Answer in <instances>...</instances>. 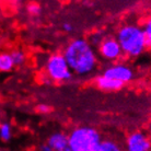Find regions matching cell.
<instances>
[{
  "mask_svg": "<svg viewBox=\"0 0 151 151\" xmlns=\"http://www.w3.org/2000/svg\"><path fill=\"white\" fill-rule=\"evenodd\" d=\"M61 54L76 76L87 77L98 69V52L86 37H75L70 40L63 48Z\"/></svg>",
  "mask_w": 151,
  "mask_h": 151,
  "instance_id": "obj_1",
  "label": "cell"
},
{
  "mask_svg": "<svg viewBox=\"0 0 151 151\" xmlns=\"http://www.w3.org/2000/svg\"><path fill=\"white\" fill-rule=\"evenodd\" d=\"M115 38L119 43L125 57L137 58L147 50V43L141 25L125 23L117 29Z\"/></svg>",
  "mask_w": 151,
  "mask_h": 151,
  "instance_id": "obj_2",
  "label": "cell"
},
{
  "mask_svg": "<svg viewBox=\"0 0 151 151\" xmlns=\"http://www.w3.org/2000/svg\"><path fill=\"white\" fill-rule=\"evenodd\" d=\"M102 136L91 126L76 127L68 135V147L71 151H98Z\"/></svg>",
  "mask_w": 151,
  "mask_h": 151,
  "instance_id": "obj_3",
  "label": "cell"
},
{
  "mask_svg": "<svg viewBox=\"0 0 151 151\" xmlns=\"http://www.w3.org/2000/svg\"><path fill=\"white\" fill-rule=\"evenodd\" d=\"M44 70L52 82H68L73 78V72L61 53L50 54L46 58Z\"/></svg>",
  "mask_w": 151,
  "mask_h": 151,
  "instance_id": "obj_4",
  "label": "cell"
},
{
  "mask_svg": "<svg viewBox=\"0 0 151 151\" xmlns=\"http://www.w3.org/2000/svg\"><path fill=\"white\" fill-rule=\"evenodd\" d=\"M96 52L99 56L107 63H116L124 57L121 45L115 36L106 35L102 42L96 46Z\"/></svg>",
  "mask_w": 151,
  "mask_h": 151,
  "instance_id": "obj_5",
  "label": "cell"
},
{
  "mask_svg": "<svg viewBox=\"0 0 151 151\" xmlns=\"http://www.w3.org/2000/svg\"><path fill=\"white\" fill-rule=\"evenodd\" d=\"M102 75L113 78L115 80H118L125 84V83L130 82L134 77H135V72L132 70L130 66L127 64H123V63H111L107 67L104 68Z\"/></svg>",
  "mask_w": 151,
  "mask_h": 151,
  "instance_id": "obj_6",
  "label": "cell"
},
{
  "mask_svg": "<svg viewBox=\"0 0 151 151\" xmlns=\"http://www.w3.org/2000/svg\"><path fill=\"white\" fill-rule=\"evenodd\" d=\"M125 151H151V138L146 132L136 130L126 137Z\"/></svg>",
  "mask_w": 151,
  "mask_h": 151,
  "instance_id": "obj_7",
  "label": "cell"
},
{
  "mask_svg": "<svg viewBox=\"0 0 151 151\" xmlns=\"http://www.w3.org/2000/svg\"><path fill=\"white\" fill-rule=\"evenodd\" d=\"M95 86L102 91H106V92H113V91L121 90L122 88L124 87V83L115 80L113 78L106 77L104 75H99L94 80Z\"/></svg>",
  "mask_w": 151,
  "mask_h": 151,
  "instance_id": "obj_8",
  "label": "cell"
},
{
  "mask_svg": "<svg viewBox=\"0 0 151 151\" xmlns=\"http://www.w3.org/2000/svg\"><path fill=\"white\" fill-rule=\"evenodd\" d=\"M46 142L54 151H61L68 147V135L63 132H55L47 138Z\"/></svg>",
  "mask_w": 151,
  "mask_h": 151,
  "instance_id": "obj_9",
  "label": "cell"
},
{
  "mask_svg": "<svg viewBox=\"0 0 151 151\" xmlns=\"http://www.w3.org/2000/svg\"><path fill=\"white\" fill-rule=\"evenodd\" d=\"M14 63L12 60L10 52L0 53V72H10L14 69Z\"/></svg>",
  "mask_w": 151,
  "mask_h": 151,
  "instance_id": "obj_10",
  "label": "cell"
},
{
  "mask_svg": "<svg viewBox=\"0 0 151 151\" xmlns=\"http://www.w3.org/2000/svg\"><path fill=\"white\" fill-rule=\"evenodd\" d=\"M98 151H125V149L116 140L102 139Z\"/></svg>",
  "mask_w": 151,
  "mask_h": 151,
  "instance_id": "obj_11",
  "label": "cell"
},
{
  "mask_svg": "<svg viewBox=\"0 0 151 151\" xmlns=\"http://www.w3.org/2000/svg\"><path fill=\"white\" fill-rule=\"evenodd\" d=\"M10 54H11L12 60L14 63L15 67H21V66H23V65L27 63V57L25 52H24L23 49L14 48L10 52Z\"/></svg>",
  "mask_w": 151,
  "mask_h": 151,
  "instance_id": "obj_12",
  "label": "cell"
},
{
  "mask_svg": "<svg viewBox=\"0 0 151 151\" xmlns=\"http://www.w3.org/2000/svg\"><path fill=\"white\" fill-rule=\"evenodd\" d=\"M12 135H13V130H12L11 124L8 122H2L0 124V139L7 142L12 138Z\"/></svg>",
  "mask_w": 151,
  "mask_h": 151,
  "instance_id": "obj_13",
  "label": "cell"
},
{
  "mask_svg": "<svg viewBox=\"0 0 151 151\" xmlns=\"http://www.w3.org/2000/svg\"><path fill=\"white\" fill-rule=\"evenodd\" d=\"M141 27L144 31L146 43H147V49H151V14L148 15L147 18L142 21Z\"/></svg>",
  "mask_w": 151,
  "mask_h": 151,
  "instance_id": "obj_14",
  "label": "cell"
},
{
  "mask_svg": "<svg viewBox=\"0 0 151 151\" xmlns=\"http://www.w3.org/2000/svg\"><path fill=\"white\" fill-rule=\"evenodd\" d=\"M106 36V34L103 32L102 30H99V31H95V32H93L92 34L89 35V37H88V40H89V42H90L92 45L94 46V47H96V46L102 42V40Z\"/></svg>",
  "mask_w": 151,
  "mask_h": 151,
  "instance_id": "obj_15",
  "label": "cell"
},
{
  "mask_svg": "<svg viewBox=\"0 0 151 151\" xmlns=\"http://www.w3.org/2000/svg\"><path fill=\"white\" fill-rule=\"evenodd\" d=\"M27 11L31 17H40L42 13V7L37 2H29L27 6Z\"/></svg>",
  "mask_w": 151,
  "mask_h": 151,
  "instance_id": "obj_16",
  "label": "cell"
},
{
  "mask_svg": "<svg viewBox=\"0 0 151 151\" xmlns=\"http://www.w3.org/2000/svg\"><path fill=\"white\" fill-rule=\"evenodd\" d=\"M63 30H64L65 33H67V34H71L72 32L75 31V25L72 24L71 22H68V21H66V22L63 23Z\"/></svg>",
  "mask_w": 151,
  "mask_h": 151,
  "instance_id": "obj_17",
  "label": "cell"
},
{
  "mask_svg": "<svg viewBox=\"0 0 151 151\" xmlns=\"http://www.w3.org/2000/svg\"><path fill=\"white\" fill-rule=\"evenodd\" d=\"M36 110H37L38 113L47 114V113H49V111H50V107H49L47 104H44V103H42V104H38L37 107H36Z\"/></svg>",
  "mask_w": 151,
  "mask_h": 151,
  "instance_id": "obj_18",
  "label": "cell"
},
{
  "mask_svg": "<svg viewBox=\"0 0 151 151\" xmlns=\"http://www.w3.org/2000/svg\"><path fill=\"white\" fill-rule=\"evenodd\" d=\"M38 151H54V150L49 147V145L47 144V142H45V144L40 145V147H38Z\"/></svg>",
  "mask_w": 151,
  "mask_h": 151,
  "instance_id": "obj_19",
  "label": "cell"
},
{
  "mask_svg": "<svg viewBox=\"0 0 151 151\" xmlns=\"http://www.w3.org/2000/svg\"><path fill=\"white\" fill-rule=\"evenodd\" d=\"M13 2H15V4H20V2H22L23 0H12Z\"/></svg>",
  "mask_w": 151,
  "mask_h": 151,
  "instance_id": "obj_20",
  "label": "cell"
},
{
  "mask_svg": "<svg viewBox=\"0 0 151 151\" xmlns=\"http://www.w3.org/2000/svg\"><path fill=\"white\" fill-rule=\"evenodd\" d=\"M61 151H71V150H70V148H69V147H67V148H65L64 150H61Z\"/></svg>",
  "mask_w": 151,
  "mask_h": 151,
  "instance_id": "obj_21",
  "label": "cell"
}]
</instances>
